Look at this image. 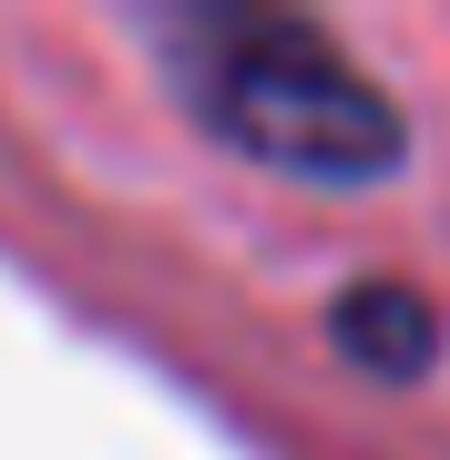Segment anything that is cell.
Returning <instances> with one entry per match:
<instances>
[{
    "label": "cell",
    "instance_id": "cell-1",
    "mask_svg": "<svg viewBox=\"0 0 450 460\" xmlns=\"http://www.w3.org/2000/svg\"><path fill=\"white\" fill-rule=\"evenodd\" d=\"M174 83L195 93L216 144H235L267 174H297V184H379L410 154V113L317 21L195 11L174 31Z\"/></svg>",
    "mask_w": 450,
    "mask_h": 460
},
{
    "label": "cell",
    "instance_id": "cell-2",
    "mask_svg": "<svg viewBox=\"0 0 450 460\" xmlns=\"http://www.w3.org/2000/svg\"><path fill=\"white\" fill-rule=\"evenodd\" d=\"M328 338H338V358H358L368 378H419L440 358V317H430V296H410V287H389V277H368L349 287L328 307Z\"/></svg>",
    "mask_w": 450,
    "mask_h": 460
}]
</instances>
